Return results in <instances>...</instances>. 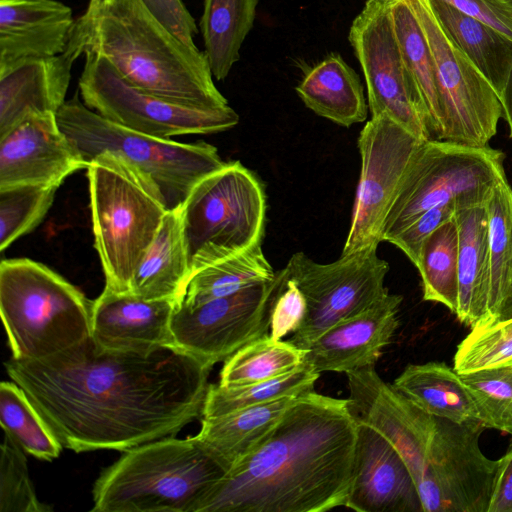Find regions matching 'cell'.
I'll list each match as a JSON object with an SVG mask.
<instances>
[{
	"instance_id": "4fadbf2b",
	"label": "cell",
	"mask_w": 512,
	"mask_h": 512,
	"mask_svg": "<svg viewBox=\"0 0 512 512\" xmlns=\"http://www.w3.org/2000/svg\"><path fill=\"white\" fill-rule=\"evenodd\" d=\"M348 39L364 74L371 117L385 114L418 139L432 140L431 119L400 51L389 8L366 3Z\"/></svg>"
},
{
	"instance_id": "2e32d148",
	"label": "cell",
	"mask_w": 512,
	"mask_h": 512,
	"mask_svg": "<svg viewBox=\"0 0 512 512\" xmlns=\"http://www.w3.org/2000/svg\"><path fill=\"white\" fill-rule=\"evenodd\" d=\"M87 167L55 113L30 115L0 135V188L23 184L59 187L69 175Z\"/></svg>"
},
{
	"instance_id": "7c38bea8",
	"label": "cell",
	"mask_w": 512,
	"mask_h": 512,
	"mask_svg": "<svg viewBox=\"0 0 512 512\" xmlns=\"http://www.w3.org/2000/svg\"><path fill=\"white\" fill-rule=\"evenodd\" d=\"M285 268L307 303L304 322L289 339L303 350L332 326L364 311L388 291L384 279L389 264L377 255V245L341 254L328 264L297 252Z\"/></svg>"
},
{
	"instance_id": "44dd1931",
	"label": "cell",
	"mask_w": 512,
	"mask_h": 512,
	"mask_svg": "<svg viewBox=\"0 0 512 512\" xmlns=\"http://www.w3.org/2000/svg\"><path fill=\"white\" fill-rule=\"evenodd\" d=\"M78 57L62 54L27 61L0 76V135L34 114L55 113L66 100Z\"/></svg>"
},
{
	"instance_id": "5bb4252c",
	"label": "cell",
	"mask_w": 512,
	"mask_h": 512,
	"mask_svg": "<svg viewBox=\"0 0 512 512\" xmlns=\"http://www.w3.org/2000/svg\"><path fill=\"white\" fill-rule=\"evenodd\" d=\"M282 269L270 281L197 305L177 304L171 320L174 345L214 366L269 334Z\"/></svg>"
},
{
	"instance_id": "484cf974",
	"label": "cell",
	"mask_w": 512,
	"mask_h": 512,
	"mask_svg": "<svg viewBox=\"0 0 512 512\" xmlns=\"http://www.w3.org/2000/svg\"><path fill=\"white\" fill-rule=\"evenodd\" d=\"M393 386L431 415L458 423L483 424L478 405L461 375L444 362L409 364Z\"/></svg>"
},
{
	"instance_id": "7dc6e473",
	"label": "cell",
	"mask_w": 512,
	"mask_h": 512,
	"mask_svg": "<svg viewBox=\"0 0 512 512\" xmlns=\"http://www.w3.org/2000/svg\"><path fill=\"white\" fill-rule=\"evenodd\" d=\"M499 1H501V2H503L504 4H506V5L510 6V7H512V0H499Z\"/></svg>"
},
{
	"instance_id": "b9f144b4",
	"label": "cell",
	"mask_w": 512,
	"mask_h": 512,
	"mask_svg": "<svg viewBox=\"0 0 512 512\" xmlns=\"http://www.w3.org/2000/svg\"><path fill=\"white\" fill-rule=\"evenodd\" d=\"M151 12L183 43L197 48L194 39L198 33L195 19L182 0H143Z\"/></svg>"
},
{
	"instance_id": "7bdbcfd3",
	"label": "cell",
	"mask_w": 512,
	"mask_h": 512,
	"mask_svg": "<svg viewBox=\"0 0 512 512\" xmlns=\"http://www.w3.org/2000/svg\"><path fill=\"white\" fill-rule=\"evenodd\" d=\"M512 40V7L499 0H441Z\"/></svg>"
},
{
	"instance_id": "ab89813d",
	"label": "cell",
	"mask_w": 512,
	"mask_h": 512,
	"mask_svg": "<svg viewBox=\"0 0 512 512\" xmlns=\"http://www.w3.org/2000/svg\"><path fill=\"white\" fill-rule=\"evenodd\" d=\"M282 273L280 288L271 311L269 336L274 340H282L289 333H295L303 324L307 312L304 294L285 267Z\"/></svg>"
},
{
	"instance_id": "d6a6232c",
	"label": "cell",
	"mask_w": 512,
	"mask_h": 512,
	"mask_svg": "<svg viewBox=\"0 0 512 512\" xmlns=\"http://www.w3.org/2000/svg\"><path fill=\"white\" fill-rule=\"evenodd\" d=\"M306 350L289 340H274L269 334L237 350L224 361L219 385L235 387L278 377L298 367Z\"/></svg>"
},
{
	"instance_id": "e575fe53",
	"label": "cell",
	"mask_w": 512,
	"mask_h": 512,
	"mask_svg": "<svg viewBox=\"0 0 512 512\" xmlns=\"http://www.w3.org/2000/svg\"><path fill=\"white\" fill-rule=\"evenodd\" d=\"M389 15L404 61L419 87L428 110L433 139L440 140L441 117L434 66L425 35L408 0L391 5Z\"/></svg>"
},
{
	"instance_id": "9c48e42d",
	"label": "cell",
	"mask_w": 512,
	"mask_h": 512,
	"mask_svg": "<svg viewBox=\"0 0 512 512\" xmlns=\"http://www.w3.org/2000/svg\"><path fill=\"white\" fill-rule=\"evenodd\" d=\"M505 155L489 146L470 147L443 140L422 141L402 177L381 228L390 241L417 217L436 206L485 205L506 177Z\"/></svg>"
},
{
	"instance_id": "cb8c5ba5",
	"label": "cell",
	"mask_w": 512,
	"mask_h": 512,
	"mask_svg": "<svg viewBox=\"0 0 512 512\" xmlns=\"http://www.w3.org/2000/svg\"><path fill=\"white\" fill-rule=\"evenodd\" d=\"M298 397L287 396L217 416H202L196 436L230 470L259 446Z\"/></svg>"
},
{
	"instance_id": "f35d334b",
	"label": "cell",
	"mask_w": 512,
	"mask_h": 512,
	"mask_svg": "<svg viewBox=\"0 0 512 512\" xmlns=\"http://www.w3.org/2000/svg\"><path fill=\"white\" fill-rule=\"evenodd\" d=\"M25 451L5 433L0 459V512H46L29 476Z\"/></svg>"
},
{
	"instance_id": "f1b7e54d",
	"label": "cell",
	"mask_w": 512,
	"mask_h": 512,
	"mask_svg": "<svg viewBox=\"0 0 512 512\" xmlns=\"http://www.w3.org/2000/svg\"><path fill=\"white\" fill-rule=\"evenodd\" d=\"M486 210L490 292L489 317L485 323H491L512 318V188L506 177L494 186Z\"/></svg>"
},
{
	"instance_id": "30bf717a",
	"label": "cell",
	"mask_w": 512,
	"mask_h": 512,
	"mask_svg": "<svg viewBox=\"0 0 512 512\" xmlns=\"http://www.w3.org/2000/svg\"><path fill=\"white\" fill-rule=\"evenodd\" d=\"M78 80L83 103L102 117L127 129L171 139L189 134H211L233 128L238 114L228 105L204 108L174 102L141 91L103 57L87 52Z\"/></svg>"
},
{
	"instance_id": "9a60e30c",
	"label": "cell",
	"mask_w": 512,
	"mask_h": 512,
	"mask_svg": "<svg viewBox=\"0 0 512 512\" xmlns=\"http://www.w3.org/2000/svg\"><path fill=\"white\" fill-rule=\"evenodd\" d=\"M423 140L387 115L371 119L358 138L361 170L341 254L381 242V228L408 164Z\"/></svg>"
},
{
	"instance_id": "e0dca14e",
	"label": "cell",
	"mask_w": 512,
	"mask_h": 512,
	"mask_svg": "<svg viewBox=\"0 0 512 512\" xmlns=\"http://www.w3.org/2000/svg\"><path fill=\"white\" fill-rule=\"evenodd\" d=\"M357 512H424L404 460L372 427L358 423L353 480L345 505Z\"/></svg>"
},
{
	"instance_id": "ac0fdd59",
	"label": "cell",
	"mask_w": 512,
	"mask_h": 512,
	"mask_svg": "<svg viewBox=\"0 0 512 512\" xmlns=\"http://www.w3.org/2000/svg\"><path fill=\"white\" fill-rule=\"evenodd\" d=\"M402 296L385 292L359 314L321 334L304 360L318 372H348L375 366L399 326Z\"/></svg>"
},
{
	"instance_id": "277c9868",
	"label": "cell",
	"mask_w": 512,
	"mask_h": 512,
	"mask_svg": "<svg viewBox=\"0 0 512 512\" xmlns=\"http://www.w3.org/2000/svg\"><path fill=\"white\" fill-rule=\"evenodd\" d=\"M229 468L195 435L124 451L95 481L94 512H199Z\"/></svg>"
},
{
	"instance_id": "4dcf8cb0",
	"label": "cell",
	"mask_w": 512,
	"mask_h": 512,
	"mask_svg": "<svg viewBox=\"0 0 512 512\" xmlns=\"http://www.w3.org/2000/svg\"><path fill=\"white\" fill-rule=\"evenodd\" d=\"M319 375L304 360L298 367L269 380L235 387L210 384L202 416H217L283 397L313 392Z\"/></svg>"
},
{
	"instance_id": "f546056e",
	"label": "cell",
	"mask_w": 512,
	"mask_h": 512,
	"mask_svg": "<svg viewBox=\"0 0 512 512\" xmlns=\"http://www.w3.org/2000/svg\"><path fill=\"white\" fill-rule=\"evenodd\" d=\"M275 275L260 241L196 272L189 279L177 304L197 305L228 296L249 286L270 281Z\"/></svg>"
},
{
	"instance_id": "7402d4cb",
	"label": "cell",
	"mask_w": 512,
	"mask_h": 512,
	"mask_svg": "<svg viewBox=\"0 0 512 512\" xmlns=\"http://www.w3.org/2000/svg\"><path fill=\"white\" fill-rule=\"evenodd\" d=\"M458 229V320L471 328L489 317L490 248L485 205L460 207Z\"/></svg>"
},
{
	"instance_id": "6da1fadb",
	"label": "cell",
	"mask_w": 512,
	"mask_h": 512,
	"mask_svg": "<svg viewBox=\"0 0 512 512\" xmlns=\"http://www.w3.org/2000/svg\"><path fill=\"white\" fill-rule=\"evenodd\" d=\"M212 367L174 345L115 351L92 336L43 359L5 362L62 445L77 453L124 452L176 436L201 418Z\"/></svg>"
},
{
	"instance_id": "83f0119b",
	"label": "cell",
	"mask_w": 512,
	"mask_h": 512,
	"mask_svg": "<svg viewBox=\"0 0 512 512\" xmlns=\"http://www.w3.org/2000/svg\"><path fill=\"white\" fill-rule=\"evenodd\" d=\"M258 0H204L199 22L213 77L224 80L239 60L241 46L253 28Z\"/></svg>"
},
{
	"instance_id": "c3c4849f",
	"label": "cell",
	"mask_w": 512,
	"mask_h": 512,
	"mask_svg": "<svg viewBox=\"0 0 512 512\" xmlns=\"http://www.w3.org/2000/svg\"><path fill=\"white\" fill-rule=\"evenodd\" d=\"M103 1H104V0H90V2H89V3H91V4H98V3H101V2H103Z\"/></svg>"
},
{
	"instance_id": "603a6c76",
	"label": "cell",
	"mask_w": 512,
	"mask_h": 512,
	"mask_svg": "<svg viewBox=\"0 0 512 512\" xmlns=\"http://www.w3.org/2000/svg\"><path fill=\"white\" fill-rule=\"evenodd\" d=\"M296 92L306 107L338 125L350 127L367 118L360 77L338 54L308 69Z\"/></svg>"
},
{
	"instance_id": "4316f807",
	"label": "cell",
	"mask_w": 512,
	"mask_h": 512,
	"mask_svg": "<svg viewBox=\"0 0 512 512\" xmlns=\"http://www.w3.org/2000/svg\"><path fill=\"white\" fill-rule=\"evenodd\" d=\"M428 2L446 35L500 98L512 68V40L441 0Z\"/></svg>"
},
{
	"instance_id": "8fae6325",
	"label": "cell",
	"mask_w": 512,
	"mask_h": 512,
	"mask_svg": "<svg viewBox=\"0 0 512 512\" xmlns=\"http://www.w3.org/2000/svg\"><path fill=\"white\" fill-rule=\"evenodd\" d=\"M427 40L441 117L440 140L485 147L503 117L500 99L479 70L446 35L428 0H408Z\"/></svg>"
},
{
	"instance_id": "8992f818",
	"label": "cell",
	"mask_w": 512,
	"mask_h": 512,
	"mask_svg": "<svg viewBox=\"0 0 512 512\" xmlns=\"http://www.w3.org/2000/svg\"><path fill=\"white\" fill-rule=\"evenodd\" d=\"M92 310L93 300L46 265L1 261L0 312L12 359H43L91 337Z\"/></svg>"
},
{
	"instance_id": "ffe728a7",
	"label": "cell",
	"mask_w": 512,
	"mask_h": 512,
	"mask_svg": "<svg viewBox=\"0 0 512 512\" xmlns=\"http://www.w3.org/2000/svg\"><path fill=\"white\" fill-rule=\"evenodd\" d=\"M74 23L71 7L57 0H0V76L62 54Z\"/></svg>"
},
{
	"instance_id": "5b68a950",
	"label": "cell",
	"mask_w": 512,
	"mask_h": 512,
	"mask_svg": "<svg viewBox=\"0 0 512 512\" xmlns=\"http://www.w3.org/2000/svg\"><path fill=\"white\" fill-rule=\"evenodd\" d=\"M87 165L108 153L130 167L167 211L180 209L192 189L227 162L206 142L181 143L139 133L102 117L76 94L56 114Z\"/></svg>"
},
{
	"instance_id": "1f68e13d",
	"label": "cell",
	"mask_w": 512,
	"mask_h": 512,
	"mask_svg": "<svg viewBox=\"0 0 512 512\" xmlns=\"http://www.w3.org/2000/svg\"><path fill=\"white\" fill-rule=\"evenodd\" d=\"M423 299L458 309V229L453 218L436 228L424 241L419 263Z\"/></svg>"
},
{
	"instance_id": "836d02e7",
	"label": "cell",
	"mask_w": 512,
	"mask_h": 512,
	"mask_svg": "<svg viewBox=\"0 0 512 512\" xmlns=\"http://www.w3.org/2000/svg\"><path fill=\"white\" fill-rule=\"evenodd\" d=\"M0 423L5 433L37 459L52 461L64 448L26 392L14 381L0 384Z\"/></svg>"
},
{
	"instance_id": "8d00e7d4",
	"label": "cell",
	"mask_w": 512,
	"mask_h": 512,
	"mask_svg": "<svg viewBox=\"0 0 512 512\" xmlns=\"http://www.w3.org/2000/svg\"><path fill=\"white\" fill-rule=\"evenodd\" d=\"M511 364L512 318L472 327L453 359L459 374Z\"/></svg>"
},
{
	"instance_id": "d4e9b609",
	"label": "cell",
	"mask_w": 512,
	"mask_h": 512,
	"mask_svg": "<svg viewBox=\"0 0 512 512\" xmlns=\"http://www.w3.org/2000/svg\"><path fill=\"white\" fill-rule=\"evenodd\" d=\"M188 280L180 208L164 216L134 273L129 293L146 300L173 299L178 303Z\"/></svg>"
},
{
	"instance_id": "74e56055",
	"label": "cell",
	"mask_w": 512,
	"mask_h": 512,
	"mask_svg": "<svg viewBox=\"0 0 512 512\" xmlns=\"http://www.w3.org/2000/svg\"><path fill=\"white\" fill-rule=\"evenodd\" d=\"M486 428L512 435V364L460 374Z\"/></svg>"
},
{
	"instance_id": "ba28073f",
	"label": "cell",
	"mask_w": 512,
	"mask_h": 512,
	"mask_svg": "<svg viewBox=\"0 0 512 512\" xmlns=\"http://www.w3.org/2000/svg\"><path fill=\"white\" fill-rule=\"evenodd\" d=\"M265 212L261 181L239 161L202 179L181 207L189 279L262 241Z\"/></svg>"
},
{
	"instance_id": "3957f363",
	"label": "cell",
	"mask_w": 512,
	"mask_h": 512,
	"mask_svg": "<svg viewBox=\"0 0 512 512\" xmlns=\"http://www.w3.org/2000/svg\"><path fill=\"white\" fill-rule=\"evenodd\" d=\"M107 60L135 88L174 102L228 106L217 89L204 51L173 34L143 0L89 3L75 19L67 48Z\"/></svg>"
},
{
	"instance_id": "60d3db41",
	"label": "cell",
	"mask_w": 512,
	"mask_h": 512,
	"mask_svg": "<svg viewBox=\"0 0 512 512\" xmlns=\"http://www.w3.org/2000/svg\"><path fill=\"white\" fill-rule=\"evenodd\" d=\"M455 203L436 206L417 217L389 242L398 247L417 267L426 238L444 222L453 218Z\"/></svg>"
},
{
	"instance_id": "d590c367",
	"label": "cell",
	"mask_w": 512,
	"mask_h": 512,
	"mask_svg": "<svg viewBox=\"0 0 512 512\" xmlns=\"http://www.w3.org/2000/svg\"><path fill=\"white\" fill-rule=\"evenodd\" d=\"M59 187L23 184L0 188V251L33 231L48 213Z\"/></svg>"
},
{
	"instance_id": "52a82bcc",
	"label": "cell",
	"mask_w": 512,
	"mask_h": 512,
	"mask_svg": "<svg viewBox=\"0 0 512 512\" xmlns=\"http://www.w3.org/2000/svg\"><path fill=\"white\" fill-rule=\"evenodd\" d=\"M87 176L105 288L129 293L134 273L168 211L140 177L111 154L93 159Z\"/></svg>"
},
{
	"instance_id": "ee69618b",
	"label": "cell",
	"mask_w": 512,
	"mask_h": 512,
	"mask_svg": "<svg viewBox=\"0 0 512 512\" xmlns=\"http://www.w3.org/2000/svg\"><path fill=\"white\" fill-rule=\"evenodd\" d=\"M488 512H512V443L503 457L498 459Z\"/></svg>"
},
{
	"instance_id": "bcb514c9",
	"label": "cell",
	"mask_w": 512,
	"mask_h": 512,
	"mask_svg": "<svg viewBox=\"0 0 512 512\" xmlns=\"http://www.w3.org/2000/svg\"><path fill=\"white\" fill-rule=\"evenodd\" d=\"M398 1L401 0H367L366 3L382 8H389L391 5Z\"/></svg>"
},
{
	"instance_id": "f6af8a7d",
	"label": "cell",
	"mask_w": 512,
	"mask_h": 512,
	"mask_svg": "<svg viewBox=\"0 0 512 512\" xmlns=\"http://www.w3.org/2000/svg\"><path fill=\"white\" fill-rule=\"evenodd\" d=\"M499 99L503 109V117L508 123L510 138H512V68Z\"/></svg>"
},
{
	"instance_id": "d6986e66",
	"label": "cell",
	"mask_w": 512,
	"mask_h": 512,
	"mask_svg": "<svg viewBox=\"0 0 512 512\" xmlns=\"http://www.w3.org/2000/svg\"><path fill=\"white\" fill-rule=\"evenodd\" d=\"M176 304L173 299L146 300L104 288L93 300L91 336L100 348L115 351L149 353L172 346Z\"/></svg>"
},
{
	"instance_id": "7a4b0ae2",
	"label": "cell",
	"mask_w": 512,
	"mask_h": 512,
	"mask_svg": "<svg viewBox=\"0 0 512 512\" xmlns=\"http://www.w3.org/2000/svg\"><path fill=\"white\" fill-rule=\"evenodd\" d=\"M358 423L347 399L299 396L199 512H325L346 505Z\"/></svg>"
}]
</instances>
